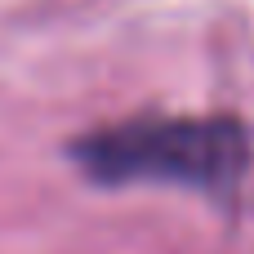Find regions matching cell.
I'll return each instance as SVG.
<instances>
[{
	"label": "cell",
	"instance_id": "cell-1",
	"mask_svg": "<svg viewBox=\"0 0 254 254\" xmlns=\"http://www.w3.org/2000/svg\"><path fill=\"white\" fill-rule=\"evenodd\" d=\"M67 152L103 188L174 183L228 201L250 170V129L237 116H134L80 134Z\"/></svg>",
	"mask_w": 254,
	"mask_h": 254
}]
</instances>
